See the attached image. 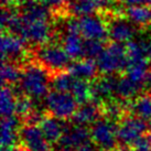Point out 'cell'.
<instances>
[{"mask_svg": "<svg viewBox=\"0 0 151 151\" xmlns=\"http://www.w3.org/2000/svg\"><path fill=\"white\" fill-rule=\"evenodd\" d=\"M51 76L52 73L38 62L27 64L22 67L20 89L31 98H42L49 94Z\"/></svg>", "mask_w": 151, "mask_h": 151, "instance_id": "cell-1", "label": "cell"}, {"mask_svg": "<svg viewBox=\"0 0 151 151\" xmlns=\"http://www.w3.org/2000/svg\"><path fill=\"white\" fill-rule=\"evenodd\" d=\"M99 73L103 75H114L126 71L129 64L127 50L124 43L111 42L107 44L104 52L96 60Z\"/></svg>", "mask_w": 151, "mask_h": 151, "instance_id": "cell-2", "label": "cell"}, {"mask_svg": "<svg viewBox=\"0 0 151 151\" xmlns=\"http://www.w3.org/2000/svg\"><path fill=\"white\" fill-rule=\"evenodd\" d=\"M35 62L41 64L53 74L55 72L65 71L71 64V58L68 56L63 46L58 44L46 43L39 45L34 51Z\"/></svg>", "mask_w": 151, "mask_h": 151, "instance_id": "cell-3", "label": "cell"}, {"mask_svg": "<svg viewBox=\"0 0 151 151\" xmlns=\"http://www.w3.org/2000/svg\"><path fill=\"white\" fill-rule=\"evenodd\" d=\"M77 105L71 93L52 91L45 96L47 113L61 120L71 119L77 110Z\"/></svg>", "mask_w": 151, "mask_h": 151, "instance_id": "cell-4", "label": "cell"}, {"mask_svg": "<svg viewBox=\"0 0 151 151\" xmlns=\"http://www.w3.org/2000/svg\"><path fill=\"white\" fill-rule=\"evenodd\" d=\"M92 141L101 151H113L118 146L117 125L107 118H101L91 127Z\"/></svg>", "mask_w": 151, "mask_h": 151, "instance_id": "cell-5", "label": "cell"}, {"mask_svg": "<svg viewBox=\"0 0 151 151\" xmlns=\"http://www.w3.org/2000/svg\"><path fill=\"white\" fill-rule=\"evenodd\" d=\"M149 128L147 122L142 120L134 115L127 114L117 125V138L120 147L129 148L132 143L138 140Z\"/></svg>", "mask_w": 151, "mask_h": 151, "instance_id": "cell-6", "label": "cell"}, {"mask_svg": "<svg viewBox=\"0 0 151 151\" xmlns=\"http://www.w3.org/2000/svg\"><path fill=\"white\" fill-rule=\"evenodd\" d=\"M107 17V28H108V38L114 42L128 43L134 40L136 34V25L129 21L124 14H106Z\"/></svg>", "mask_w": 151, "mask_h": 151, "instance_id": "cell-7", "label": "cell"}, {"mask_svg": "<svg viewBox=\"0 0 151 151\" xmlns=\"http://www.w3.org/2000/svg\"><path fill=\"white\" fill-rule=\"evenodd\" d=\"M52 35H53V29L51 27L50 21H44V20L25 21L23 19V28L20 33V38L23 39L25 42L32 43L38 46L43 45L50 42Z\"/></svg>", "mask_w": 151, "mask_h": 151, "instance_id": "cell-8", "label": "cell"}, {"mask_svg": "<svg viewBox=\"0 0 151 151\" xmlns=\"http://www.w3.org/2000/svg\"><path fill=\"white\" fill-rule=\"evenodd\" d=\"M25 41L16 34L2 32L1 37V59L2 62H14L27 55Z\"/></svg>", "mask_w": 151, "mask_h": 151, "instance_id": "cell-9", "label": "cell"}, {"mask_svg": "<svg viewBox=\"0 0 151 151\" xmlns=\"http://www.w3.org/2000/svg\"><path fill=\"white\" fill-rule=\"evenodd\" d=\"M80 33L84 39L105 41L108 37L107 22L104 18L96 16H85L78 19Z\"/></svg>", "mask_w": 151, "mask_h": 151, "instance_id": "cell-10", "label": "cell"}, {"mask_svg": "<svg viewBox=\"0 0 151 151\" xmlns=\"http://www.w3.org/2000/svg\"><path fill=\"white\" fill-rule=\"evenodd\" d=\"M19 138L22 146L29 151H51V145L47 142L39 125H24L21 127Z\"/></svg>", "mask_w": 151, "mask_h": 151, "instance_id": "cell-11", "label": "cell"}, {"mask_svg": "<svg viewBox=\"0 0 151 151\" xmlns=\"http://www.w3.org/2000/svg\"><path fill=\"white\" fill-rule=\"evenodd\" d=\"M116 77L114 75H103L98 76L91 82L92 88V101L101 105L103 103L107 101V98L115 94L116 85H117Z\"/></svg>", "mask_w": 151, "mask_h": 151, "instance_id": "cell-12", "label": "cell"}, {"mask_svg": "<svg viewBox=\"0 0 151 151\" xmlns=\"http://www.w3.org/2000/svg\"><path fill=\"white\" fill-rule=\"evenodd\" d=\"M91 130L86 126L74 125L71 128H66L65 132L60 139L59 146L62 149H78L83 145L91 141Z\"/></svg>", "mask_w": 151, "mask_h": 151, "instance_id": "cell-13", "label": "cell"}, {"mask_svg": "<svg viewBox=\"0 0 151 151\" xmlns=\"http://www.w3.org/2000/svg\"><path fill=\"white\" fill-rule=\"evenodd\" d=\"M20 119L18 116L2 117L1 122V149L16 147L19 140Z\"/></svg>", "mask_w": 151, "mask_h": 151, "instance_id": "cell-14", "label": "cell"}, {"mask_svg": "<svg viewBox=\"0 0 151 151\" xmlns=\"http://www.w3.org/2000/svg\"><path fill=\"white\" fill-rule=\"evenodd\" d=\"M101 107L94 101H88L84 105H81L75 111L74 116L72 117V122L74 125L78 126H87L93 125L98 119H101Z\"/></svg>", "mask_w": 151, "mask_h": 151, "instance_id": "cell-15", "label": "cell"}, {"mask_svg": "<svg viewBox=\"0 0 151 151\" xmlns=\"http://www.w3.org/2000/svg\"><path fill=\"white\" fill-rule=\"evenodd\" d=\"M67 71L76 78L86 81H93L94 78H96L99 73L96 60L92 59L75 60L67 67Z\"/></svg>", "mask_w": 151, "mask_h": 151, "instance_id": "cell-16", "label": "cell"}, {"mask_svg": "<svg viewBox=\"0 0 151 151\" xmlns=\"http://www.w3.org/2000/svg\"><path fill=\"white\" fill-rule=\"evenodd\" d=\"M39 127L41 128L44 137L51 146L53 143H59L60 139L62 138L66 129V127L63 124H61V119L52 116L50 114L45 115L42 122L39 124Z\"/></svg>", "mask_w": 151, "mask_h": 151, "instance_id": "cell-17", "label": "cell"}, {"mask_svg": "<svg viewBox=\"0 0 151 151\" xmlns=\"http://www.w3.org/2000/svg\"><path fill=\"white\" fill-rule=\"evenodd\" d=\"M124 12V16L134 23L136 27L147 28L151 25V6H129Z\"/></svg>", "mask_w": 151, "mask_h": 151, "instance_id": "cell-18", "label": "cell"}, {"mask_svg": "<svg viewBox=\"0 0 151 151\" xmlns=\"http://www.w3.org/2000/svg\"><path fill=\"white\" fill-rule=\"evenodd\" d=\"M128 113L141 118L147 122H151V93H145L128 103Z\"/></svg>", "mask_w": 151, "mask_h": 151, "instance_id": "cell-19", "label": "cell"}, {"mask_svg": "<svg viewBox=\"0 0 151 151\" xmlns=\"http://www.w3.org/2000/svg\"><path fill=\"white\" fill-rule=\"evenodd\" d=\"M62 43L72 60L84 59V38L80 33H65Z\"/></svg>", "mask_w": 151, "mask_h": 151, "instance_id": "cell-20", "label": "cell"}, {"mask_svg": "<svg viewBox=\"0 0 151 151\" xmlns=\"http://www.w3.org/2000/svg\"><path fill=\"white\" fill-rule=\"evenodd\" d=\"M142 88L141 85L134 83L127 76H122L117 81L115 95L120 101H132L138 96L140 89Z\"/></svg>", "mask_w": 151, "mask_h": 151, "instance_id": "cell-21", "label": "cell"}, {"mask_svg": "<svg viewBox=\"0 0 151 151\" xmlns=\"http://www.w3.org/2000/svg\"><path fill=\"white\" fill-rule=\"evenodd\" d=\"M101 107L104 117L114 122H119L128 113V105H124L122 101L110 99V101L103 103Z\"/></svg>", "mask_w": 151, "mask_h": 151, "instance_id": "cell-22", "label": "cell"}, {"mask_svg": "<svg viewBox=\"0 0 151 151\" xmlns=\"http://www.w3.org/2000/svg\"><path fill=\"white\" fill-rule=\"evenodd\" d=\"M22 77V68L14 62H2L1 82L2 86H16Z\"/></svg>", "mask_w": 151, "mask_h": 151, "instance_id": "cell-23", "label": "cell"}, {"mask_svg": "<svg viewBox=\"0 0 151 151\" xmlns=\"http://www.w3.org/2000/svg\"><path fill=\"white\" fill-rule=\"evenodd\" d=\"M148 72H149L148 60H140L136 62H129L126 70V76L143 87V82L146 80Z\"/></svg>", "mask_w": 151, "mask_h": 151, "instance_id": "cell-24", "label": "cell"}, {"mask_svg": "<svg viewBox=\"0 0 151 151\" xmlns=\"http://www.w3.org/2000/svg\"><path fill=\"white\" fill-rule=\"evenodd\" d=\"M75 80L76 77H74L67 70L55 72L51 76V87H53V91L71 93Z\"/></svg>", "mask_w": 151, "mask_h": 151, "instance_id": "cell-25", "label": "cell"}, {"mask_svg": "<svg viewBox=\"0 0 151 151\" xmlns=\"http://www.w3.org/2000/svg\"><path fill=\"white\" fill-rule=\"evenodd\" d=\"M16 101L17 95L12 89V86H2L0 96V108L2 117L13 116L16 113Z\"/></svg>", "mask_w": 151, "mask_h": 151, "instance_id": "cell-26", "label": "cell"}, {"mask_svg": "<svg viewBox=\"0 0 151 151\" xmlns=\"http://www.w3.org/2000/svg\"><path fill=\"white\" fill-rule=\"evenodd\" d=\"M71 94L75 98L78 105H84L88 101H92V88L91 83L86 80L76 78L75 83L73 85Z\"/></svg>", "mask_w": 151, "mask_h": 151, "instance_id": "cell-27", "label": "cell"}, {"mask_svg": "<svg viewBox=\"0 0 151 151\" xmlns=\"http://www.w3.org/2000/svg\"><path fill=\"white\" fill-rule=\"evenodd\" d=\"M126 50L129 62H136V61L147 59L146 58V51H145V41L131 40L127 43Z\"/></svg>", "mask_w": 151, "mask_h": 151, "instance_id": "cell-28", "label": "cell"}, {"mask_svg": "<svg viewBox=\"0 0 151 151\" xmlns=\"http://www.w3.org/2000/svg\"><path fill=\"white\" fill-rule=\"evenodd\" d=\"M34 110L33 101L32 98L29 97L28 95H20L17 97V101H16V113L14 115L21 118L22 120H24L25 118L29 116L30 114Z\"/></svg>", "mask_w": 151, "mask_h": 151, "instance_id": "cell-29", "label": "cell"}, {"mask_svg": "<svg viewBox=\"0 0 151 151\" xmlns=\"http://www.w3.org/2000/svg\"><path fill=\"white\" fill-rule=\"evenodd\" d=\"M105 47L104 41L84 39V59L97 60L98 56L104 52Z\"/></svg>", "mask_w": 151, "mask_h": 151, "instance_id": "cell-30", "label": "cell"}, {"mask_svg": "<svg viewBox=\"0 0 151 151\" xmlns=\"http://www.w3.org/2000/svg\"><path fill=\"white\" fill-rule=\"evenodd\" d=\"M39 1L50 9L53 16L60 17L65 13L67 14V0H39Z\"/></svg>", "mask_w": 151, "mask_h": 151, "instance_id": "cell-31", "label": "cell"}, {"mask_svg": "<svg viewBox=\"0 0 151 151\" xmlns=\"http://www.w3.org/2000/svg\"><path fill=\"white\" fill-rule=\"evenodd\" d=\"M129 151H151V142L147 137H140L129 148Z\"/></svg>", "mask_w": 151, "mask_h": 151, "instance_id": "cell-32", "label": "cell"}, {"mask_svg": "<svg viewBox=\"0 0 151 151\" xmlns=\"http://www.w3.org/2000/svg\"><path fill=\"white\" fill-rule=\"evenodd\" d=\"M77 151H101V150L91 140V141H88L87 143H85L82 147L78 148Z\"/></svg>", "mask_w": 151, "mask_h": 151, "instance_id": "cell-33", "label": "cell"}, {"mask_svg": "<svg viewBox=\"0 0 151 151\" xmlns=\"http://www.w3.org/2000/svg\"><path fill=\"white\" fill-rule=\"evenodd\" d=\"M119 2L126 4V6H137V4H141L146 2V0H118Z\"/></svg>", "mask_w": 151, "mask_h": 151, "instance_id": "cell-34", "label": "cell"}, {"mask_svg": "<svg viewBox=\"0 0 151 151\" xmlns=\"http://www.w3.org/2000/svg\"><path fill=\"white\" fill-rule=\"evenodd\" d=\"M145 51H146V58L151 61V39L145 41Z\"/></svg>", "mask_w": 151, "mask_h": 151, "instance_id": "cell-35", "label": "cell"}, {"mask_svg": "<svg viewBox=\"0 0 151 151\" xmlns=\"http://www.w3.org/2000/svg\"><path fill=\"white\" fill-rule=\"evenodd\" d=\"M143 87H146L148 89V93H151V70L148 72L146 80L143 82Z\"/></svg>", "mask_w": 151, "mask_h": 151, "instance_id": "cell-36", "label": "cell"}, {"mask_svg": "<svg viewBox=\"0 0 151 151\" xmlns=\"http://www.w3.org/2000/svg\"><path fill=\"white\" fill-rule=\"evenodd\" d=\"M1 151H29L24 146H16V147L7 148V149H1Z\"/></svg>", "mask_w": 151, "mask_h": 151, "instance_id": "cell-37", "label": "cell"}, {"mask_svg": "<svg viewBox=\"0 0 151 151\" xmlns=\"http://www.w3.org/2000/svg\"><path fill=\"white\" fill-rule=\"evenodd\" d=\"M146 4H147L148 6H151V0H146Z\"/></svg>", "mask_w": 151, "mask_h": 151, "instance_id": "cell-38", "label": "cell"}, {"mask_svg": "<svg viewBox=\"0 0 151 151\" xmlns=\"http://www.w3.org/2000/svg\"><path fill=\"white\" fill-rule=\"evenodd\" d=\"M62 151H75L74 149H63Z\"/></svg>", "mask_w": 151, "mask_h": 151, "instance_id": "cell-39", "label": "cell"}, {"mask_svg": "<svg viewBox=\"0 0 151 151\" xmlns=\"http://www.w3.org/2000/svg\"><path fill=\"white\" fill-rule=\"evenodd\" d=\"M148 138H149V140H150V142H151V132L148 134Z\"/></svg>", "mask_w": 151, "mask_h": 151, "instance_id": "cell-40", "label": "cell"}]
</instances>
